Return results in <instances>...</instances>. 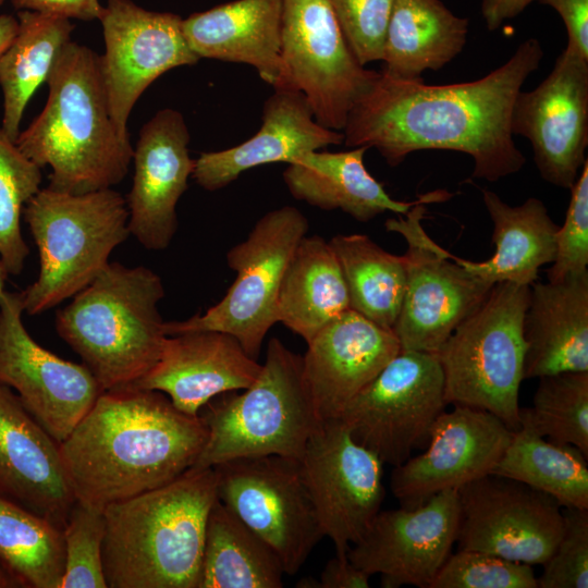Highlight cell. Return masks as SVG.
<instances>
[{
  "label": "cell",
  "mask_w": 588,
  "mask_h": 588,
  "mask_svg": "<svg viewBox=\"0 0 588 588\" xmlns=\"http://www.w3.org/2000/svg\"><path fill=\"white\" fill-rule=\"evenodd\" d=\"M536 38L481 78L428 85L378 72L353 105L344 128L347 147L376 148L391 167L420 150H452L473 158V177L497 182L517 173L526 158L516 147L511 114L526 79L539 69Z\"/></svg>",
  "instance_id": "6da1fadb"
},
{
  "label": "cell",
  "mask_w": 588,
  "mask_h": 588,
  "mask_svg": "<svg viewBox=\"0 0 588 588\" xmlns=\"http://www.w3.org/2000/svg\"><path fill=\"white\" fill-rule=\"evenodd\" d=\"M207 433L199 415L181 412L160 391H103L60 442V455L75 500L105 509L176 479Z\"/></svg>",
  "instance_id": "7a4b0ae2"
},
{
  "label": "cell",
  "mask_w": 588,
  "mask_h": 588,
  "mask_svg": "<svg viewBox=\"0 0 588 588\" xmlns=\"http://www.w3.org/2000/svg\"><path fill=\"white\" fill-rule=\"evenodd\" d=\"M47 102L15 140L40 168L49 166V187L84 194L111 188L127 174L133 157L110 115L99 56L71 40L46 82Z\"/></svg>",
  "instance_id": "3957f363"
},
{
  "label": "cell",
  "mask_w": 588,
  "mask_h": 588,
  "mask_svg": "<svg viewBox=\"0 0 588 588\" xmlns=\"http://www.w3.org/2000/svg\"><path fill=\"white\" fill-rule=\"evenodd\" d=\"M218 499L213 467L107 505L102 547L109 588H198L207 518Z\"/></svg>",
  "instance_id": "277c9868"
},
{
  "label": "cell",
  "mask_w": 588,
  "mask_h": 588,
  "mask_svg": "<svg viewBox=\"0 0 588 588\" xmlns=\"http://www.w3.org/2000/svg\"><path fill=\"white\" fill-rule=\"evenodd\" d=\"M162 279L145 266L109 262L56 314V330L101 391L131 388L157 363L166 339Z\"/></svg>",
  "instance_id": "5b68a950"
},
{
  "label": "cell",
  "mask_w": 588,
  "mask_h": 588,
  "mask_svg": "<svg viewBox=\"0 0 588 588\" xmlns=\"http://www.w3.org/2000/svg\"><path fill=\"white\" fill-rule=\"evenodd\" d=\"M23 213L39 254L38 277L22 292L28 315L49 310L85 289L131 235L126 199L112 188L71 194L47 186Z\"/></svg>",
  "instance_id": "8992f818"
},
{
  "label": "cell",
  "mask_w": 588,
  "mask_h": 588,
  "mask_svg": "<svg viewBox=\"0 0 588 588\" xmlns=\"http://www.w3.org/2000/svg\"><path fill=\"white\" fill-rule=\"evenodd\" d=\"M222 393L199 412L207 439L192 467H215L240 457L279 455L299 460L319 421L303 379L302 356L278 338L248 388Z\"/></svg>",
  "instance_id": "52a82bcc"
},
{
  "label": "cell",
  "mask_w": 588,
  "mask_h": 588,
  "mask_svg": "<svg viewBox=\"0 0 588 588\" xmlns=\"http://www.w3.org/2000/svg\"><path fill=\"white\" fill-rule=\"evenodd\" d=\"M529 292L528 285L495 283L436 353L446 404L487 411L513 431L520 428L518 392L525 379Z\"/></svg>",
  "instance_id": "ba28073f"
},
{
  "label": "cell",
  "mask_w": 588,
  "mask_h": 588,
  "mask_svg": "<svg viewBox=\"0 0 588 588\" xmlns=\"http://www.w3.org/2000/svg\"><path fill=\"white\" fill-rule=\"evenodd\" d=\"M308 220L293 206L264 215L247 237L226 254L236 272L221 301L185 320L164 321L166 335L213 330L237 339L253 358L277 321V304L286 267L308 231Z\"/></svg>",
  "instance_id": "9c48e42d"
},
{
  "label": "cell",
  "mask_w": 588,
  "mask_h": 588,
  "mask_svg": "<svg viewBox=\"0 0 588 588\" xmlns=\"http://www.w3.org/2000/svg\"><path fill=\"white\" fill-rule=\"evenodd\" d=\"M437 354L401 350L338 418L383 464H403L428 442L446 406Z\"/></svg>",
  "instance_id": "30bf717a"
},
{
  "label": "cell",
  "mask_w": 588,
  "mask_h": 588,
  "mask_svg": "<svg viewBox=\"0 0 588 588\" xmlns=\"http://www.w3.org/2000/svg\"><path fill=\"white\" fill-rule=\"evenodd\" d=\"M422 201L385 229L407 244V279L402 307L392 329L401 350L437 353L455 328L486 299L492 284L469 272L425 231Z\"/></svg>",
  "instance_id": "8fae6325"
},
{
  "label": "cell",
  "mask_w": 588,
  "mask_h": 588,
  "mask_svg": "<svg viewBox=\"0 0 588 588\" xmlns=\"http://www.w3.org/2000/svg\"><path fill=\"white\" fill-rule=\"evenodd\" d=\"M218 499L264 539L293 576L324 537L298 460L233 458L215 467Z\"/></svg>",
  "instance_id": "7c38bea8"
},
{
  "label": "cell",
  "mask_w": 588,
  "mask_h": 588,
  "mask_svg": "<svg viewBox=\"0 0 588 588\" xmlns=\"http://www.w3.org/2000/svg\"><path fill=\"white\" fill-rule=\"evenodd\" d=\"M281 1L285 70L281 87L303 91L316 120L342 132L353 105L378 72L353 56L330 0Z\"/></svg>",
  "instance_id": "4fadbf2b"
},
{
  "label": "cell",
  "mask_w": 588,
  "mask_h": 588,
  "mask_svg": "<svg viewBox=\"0 0 588 588\" xmlns=\"http://www.w3.org/2000/svg\"><path fill=\"white\" fill-rule=\"evenodd\" d=\"M458 550L543 565L563 532L562 506L517 480L488 474L457 489Z\"/></svg>",
  "instance_id": "5bb4252c"
},
{
  "label": "cell",
  "mask_w": 588,
  "mask_h": 588,
  "mask_svg": "<svg viewBox=\"0 0 588 588\" xmlns=\"http://www.w3.org/2000/svg\"><path fill=\"white\" fill-rule=\"evenodd\" d=\"M298 463L323 536L332 540L335 555L346 556L380 511L383 463L339 419L317 426Z\"/></svg>",
  "instance_id": "9a60e30c"
},
{
  "label": "cell",
  "mask_w": 588,
  "mask_h": 588,
  "mask_svg": "<svg viewBox=\"0 0 588 588\" xmlns=\"http://www.w3.org/2000/svg\"><path fill=\"white\" fill-rule=\"evenodd\" d=\"M22 292L0 296V383L59 443L88 413L102 392L83 364L65 360L38 344L22 315Z\"/></svg>",
  "instance_id": "2e32d148"
},
{
  "label": "cell",
  "mask_w": 588,
  "mask_h": 588,
  "mask_svg": "<svg viewBox=\"0 0 588 588\" xmlns=\"http://www.w3.org/2000/svg\"><path fill=\"white\" fill-rule=\"evenodd\" d=\"M106 50L99 56L110 115L130 139L127 121L142 94L166 72L199 57L182 30V17L146 10L132 0H107L98 17Z\"/></svg>",
  "instance_id": "e0dca14e"
},
{
  "label": "cell",
  "mask_w": 588,
  "mask_h": 588,
  "mask_svg": "<svg viewBox=\"0 0 588 588\" xmlns=\"http://www.w3.org/2000/svg\"><path fill=\"white\" fill-rule=\"evenodd\" d=\"M511 131L529 140L541 177L569 189L587 160L588 60L565 47L536 88L517 94Z\"/></svg>",
  "instance_id": "ac0fdd59"
},
{
  "label": "cell",
  "mask_w": 588,
  "mask_h": 588,
  "mask_svg": "<svg viewBox=\"0 0 588 588\" xmlns=\"http://www.w3.org/2000/svg\"><path fill=\"white\" fill-rule=\"evenodd\" d=\"M458 527L457 489L441 491L414 509L379 511L348 560L381 586L429 588L450 556Z\"/></svg>",
  "instance_id": "d6986e66"
},
{
  "label": "cell",
  "mask_w": 588,
  "mask_h": 588,
  "mask_svg": "<svg viewBox=\"0 0 588 588\" xmlns=\"http://www.w3.org/2000/svg\"><path fill=\"white\" fill-rule=\"evenodd\" d=\"M512 433L487 411L454 405L433 422L426 451L393 467L391 491L401 507L414 509L441 491L491 474Z\"/></svg>",
  "instance_id": "ffe728a7"
},
{
  "label": "cell",
  "mask_w": 588,
  "mask_h": 588,
  "mask_svg": "<svg viewBox=\"0 0 588 588\" xmlns=\"http://www.w3.org/2000/svg\"><path fill=\"white\" fill-rule=\"evenodd\" d=\"M182 113L159 110L139 132L127 195L128 230L148 250H164L177 230L176 205L187 189L195 160Z\"/></svg>",
  "instance_id": "44dd1931"
},
{
  "label": "cell",
  "mask_w": 588,
  "mask_h": 588,
  "mask_svg": "<svg viewBox=\"0 0 588 588\" xmlns=\"http://www.w3.org/2000/svg\"><path fill=\"white\" fill-rule=\"evenodd\" d=\"M307 345L303 379L319 424L338 419L401 351L392 330L353 309L327 324Z\"/></svg>",
  "instance_id": "7402d4cb"
},
{
  "label": "cell",
  "mask_w": 588,
  "mask_h": 588,
  "mask_svg": "<svg viewBox=\"0 0 588 588\" xmlns=\"http://www.w3.org/2000/svg\"><path fill=\"white\" fill-rule=\"evenodd\" d=\"M260 370L233 335L191 331L167 335L157 363L131 388L160 391L181 412L198 416L213 397L252 385Z\"/></svg>",
  "instance_id": "603a6c76"
},
{
  "label": "cell",
  "mask_w": 588,
  "mask_h": 588,
  "mask_svg": "<svg viewBox=\"0 0 588 588\" xmlns=\"http://www.w3.org/2000/svg\"><path fill=\"white\" fill-rule=\"evenodd\" d=\"M0 494L64 527L75 501L60 443L0 383Z\"/></svg>",
  "instance_id": "cb8c5ba5"
},
{
  "label": "cell",
  "mask_w": 588,
  "mask_h": 588,
  "mask_svg": "<svg viewBox=\"0 0 588 588\" xmlns=\"http://www.w3.org/2000/svg\"><path fill=\"white\" fill-rule=\"evenodd\" d=\"M343 142V132L327 128L316 120L303 91L278 87L265 101L259 131L231 148L201 152L195 159L192 177L204 189L213 192L252 168L291 163L306 152Z\"/></svg>",
  "instance_id": "d4e9b609"
},
{
  "label": "cell",
  "mask_w": 588,
  "mask_h": 588,
  "mask_svg": "<svg viewBox=\"0 0 588 588\" xmlns=\"http://www.w3.org/2000/svg\"><path fill=\"white\" fill-rule=\"evenodd\" d=\"M182 30L199 59L245 63L273 88L283 85L281 0L222 3L183 19Z\"/></svg>",
  "instance_id": "484cf974"
},
{
  "label": "cell",
  "mask_w": 588,
  "mask_h": 588,
  "mask_svg": "<svg viewBox=\"0 0 588 588\" xmlns=\"http://www.w3.org/2000/svg\"><path fill=\"white\" fill-rule=\"evenodd\" d=\"M368 149L359 146L339 152H306L289 163L284 183L295 199L324 210L340 209L360 222L387 211L404 216L419 203H441L453 196L437 189L411 201L393 199L366 169L364 156Z\"/></svg>",
  "instance_id": "4316f807"
},
{
  "label": "cell",
  "mask_w": 588,
  "mask_h": 588,
  "mask_svg": "<svg viewBox=\"0 0 588 588\" xmlns=\"http://www.w3.org/2000/svg\"><path fill=\"white\" fill-rule=\"evenodd\" d=\"M524 335L525 379L588 371V270L530 285Z\"/></svg>",
  "instance_id": "83f0119b"
},
{
  "label": "cell",
  "mask_w": 588,
  "mask_h": 588,
  "mask_svg": "<svg viewBox=\"0 0 588 588\" xmlns=\"http://www.w3.org/2000/svg\"><path fill=\"white\" fill-rule=\"evenodd\" d=\"M482 199L493 222L494 254L485 261H470L454 255L453 259L492 285L511 282L530 286L536 282L539 269L554 260L559 225L542 200L536 197L511 206L495 193L482 189Z\"/></svg>",
  "instance_id": "f1b7e54d"
},
{
  "label": "cell",
  "mask_w": 588,
  "mask_h": 588,
  "mask_svg": "<svg viewBox=\"0 0 588 588\" xmlns=\"http://www.w3.org/2000/svg\"><path fill=\"white\" fill-rule=\"evenodd\" d=\"M469 21L441 0H394L385 34L382 71L419 79L427 70L449 64L464 49Z\"/></svg>",
  "instance_id": "f546056e"
},
{
  "label": "cell",
  "mask_w": 588,
  "mask_h": 588,
  "mask_svg": "<svg viewBox=\"0 0 588 588\" xmlns=\"http://www.w3.org/2000/svg\"><path fill=\"white\" fill-rule=\"evenodd\" d=\"M348 309L346 283L329 242L304 236L282 279L277 321L308 343Z\"/></svg>",
  "instance_id": "4dcf8cb0"
},
{
  "label": "cell",
  "mask_w": 588,
  "mask_h": 588,
  "mask_svg": "<svg viewBox=\"0 0 588 588\" xmlns=\"http://www.w3.org/2000/svg\"><path fill=\"white\" fill-rule=\"evenodd\" d=\"M16 17V35L0 56L1 127L13 142L28 101L47 82L74 29L72 20L60 15L22 10Z\"/></svg>",
  "instance_id": "1f68e13d"
},
{
  "label": "cell",
  "mask_w": 588,
  "mask_h": 588,
  "mask_svg": "<svg viewBox=\"0 0 588 588\" xmlns=\"http://www.w3.org/2000/svg\"><path fill=\"white\" fill-rule=\"evenodd\" d=\"M283 575L270 546L217 499L207 518L198 588H280Z\"/></svg>",
  "instance_id": "d6a6232c"
},
{
  "label": "cell",
  "mask_w": 588,
  "mask_h": 588,
  "mask_svg": "<svg viewBox=\"0 0 588 588\" xmlns=\"http://www.w3.org/2000/svg\"><path fill=\"white\" fill-rule=\"evenodd\" d=\"M329 244L340 264L351 309L392 330L406 290V259L365 234H338Z\"/></svg>",
  "instance_id": "836d02e7"
},
{
  "label": "cell",
  "mask_w": 588,
  "mask_h": 588,
  "mask_svg": "<svg viewBox=\"0 0 588 588\" xmlns=\"http://www.w3.org/2000/svg\"><path fill=\"white\" fill-rule=\"evenodd\" d=\"M491 474L541 491L562 507L588 509L587 456L572 444L544 440L527 428L513 431Z\"/></svg>",
  "instance_id": "e575fe53"
},
{
  "label": "cell",
  "mask_w": 588,
  "mask_h": 588,
  "mask_svg": "<svg viewBox=\"0 0 588 588\" xmlns=\"http://www.w3.org/2000/svg\"><path fill=\"white\" fill-rule=\"evenodd\" d=\"M0 565L19 588H60L63 528L0 494Z\"/></svg>",
  "instance_id": "d590c367"
},
{
  "label": "cell",
  "mask_w": 588,
  "mask_h": 588,
  "mask_svg": "<svg viewBox=\"0 0 588 588\" xmlns=\"http://www.w3.org/2000/svg\"><path fill=\"white\" fill-rule=\"evenodd\" d=\"M519 425L550 441L572 444L588 457V371L540 377L532 406L519 407Z\"/></svg>",
  "instance_id": "8d00e7d4"
},
{
  "label": "cell",
  "mask_w": 588,
  "mask_h": 588,
  "mask_svg": "<svg viewBox=\"0 0 588 588\" xmlns=\"http://www.w3.org/2000/svg\"><path fill=\"white\" fill-rule=\"evenodd\" d=\"M41 168L28 159L0 125V262L19 275L29 254L21 231L25 205L38 193Z\"/></svg>",
  "instance_id": "74e56055"
},
{
  "label": "cell",
  "mask_w": 588,
  "mask_h": 588,
  "mask_svg": "<svg viewBox=\"0 0 588 588\" xmlns=\"http://www.w3.org/2000/svg\"><path fill=\"white\" fill-rule=\"evenodd\" d=\"M103 509L74 501L63 527L65 565L60 588H107Z\"/></svg>",
  "instance_id": "f35d334b"
},
{
  "label": "cell",
  "mask_w": 588,
  "mask_h": 588,
  "mask_svg": "<svg viewBox=\"0 0 588 588\" xmlns=\"http://www.w3.org/2000/svg\"><path fill=\"white\" fill-rule=\"evenodd\" d=\"M429 588H538L529 564L468 550L451 553Z\"/></svg>",
  "instance_id": "ab89813d"
},
{
  "label": "cell",
  "mask_w": 588,
  "mask_h": 588,
  "mask_svg": "<svg viewBox=\"0 0 588 588\" xmlns=\"http://www.w3.org/2000/svg\"><path fill=\"white\" fill-rule=\"evenodd\" d=\"M343 37L363 66L381 61L394 0H330Z\"/></svg>",
  "instance_id": "60d3db41"
},
{
  "label": "cell",
  "mask_w": 588,
  "mask_h": 588,
  "mask_svg": "<svg viewBox=\"0 0 588 588\" xmlns=\"http://www.w3.org/2000/svg\"><path fill=\"white\" fill-rule=\"evenodd\" d=\"M542 566L538 588L588 587V509L564 507L562 536Z\"/></svg>",
  "instance_id": "b9f144b4"
},
{
  "label": "cell",
  "mask_w": 588,
  "mask_h": 588,
  "mask_svg": "<svg viewBox=\"0 0 588 588\" xmlns=\"http://www.w3.org/2000/svg\"><path fill=\"white\" fill-rule=\"evenodd\" d=\"M571 199L564 222L555 234V256L547 271L548 281L587 271L588 265V159L569 188Z\"/></svg>",
  "instance_id": "7bdbcfd3"
},
{
  "label": "cell",
  "mask_w": 588,
  "mask_h": 588,
  "mask_svg": "<svg viewBox=\"0 0 588 588\" xmlns=\"http://www.w3.org/2000/svg\"><path fill=\"white\" fill-rule=\"evenodd\" d=\"M553 8L566 32V48L588 60V0H538Z\"/></svg>",
  "instance_id": "ee69618b"
},
{
  "label": "cell",
  "mask_w": 588,
  "mask_h": 588,
  "mask_svg": "<svg viewBox=\"0 0 588 588\" xmlns=\"http://www.w3.org/2000/svg\"><path fill=\"white\" fill-rule=\"evenodd\" d=\"M17 10L54 14L70 20H98L103 5L99 0H11Z\"/></svg>",
  "instance_id": "f6af8a7d"
},
{
  "label": "cell",
  "mask_w": 588,
  "mask_h": 588,
  "mask_svg": "<svg viewBox=\"0 0 588 588\" xmlns=\"http://www.w3.org/2000/svg\"><path fill=\"white\" fill-rule=\"evenodd\" d=\"M370 575L355 566L346 556L329 560L320 574V588H368Z\"/></svg>",
  "instance_id": "bcb514c9"
},
{
  "label": "cell",
  "mask_w": 588,
  "mask_h": 588,
  "mask_svg": "<svg viewBox=\"0 0 588 588\" xmlns=\"http://www.w3.org/2000/svg\"><path fill=\"white\" fill-rule=\"evenodd\" d=\"M537 0H481V14L488 30L500 28L504 22L519 15Z\"/></svg>",
  "instance_id": "7dc6e473"
},
{
  "label": "cell",
  "mask_w": 588,
  "mask_h": 588,
  "mask_svg": "<svg viewBox=\"0 0 588 588\" xmlns=\"http://www.w3.org/2000/svg\"><path fill=\"white\" fill-rule=\"evenodd\" d=\"M17 27V17L10 14H0V56L15 37Z\"/></svg>",
  "instance_id": "c3c4849f"
},
{
  "label": "cell",
  "mask_w": 588,
  "mask_h": 588,
  "mask_svg": "<svg viewBox=\"0 0 588 588\" xmlns=\"http://www.w3.org/2000/svg\"><path fill=\"white\" fill-rule=\"evenodd\" d=\"M0 588H17L15 581L9 576V574L0 565Z\"/></svg>",
  "instance_id": "681fc988"
},
{
  "label": "cell",
  "mask_w": 588,
  "mask_h": 588,
  "mask_svg": "<svg viewBox=\"0 0 588 588\" xmlns=\"http://www.w3.org/2000/svg\"><path fill=\"white\" fill-rule=\"evenodd\" d=\"M297 587H302V588H320V585H319V580H316L315 578L307 577V578H302L297 583Z\"/></svg>",
  "instance_id": "f907efd6"
},
{
  "label": "cell",
  "mask_w": 588,
  "mask_h": 588,
  "mask_svg": "<svg viewBox=\"0 0 588 588\" xmlns=\"http://www.w3.org/2000/svg\"><path fill=\"white\" fill-rule=\"evenodd\" d=\"M7 275L8 274H7L2 264L0 262V296L4 291V280H5Z\"/></svg>",
  "instance_id": "816d5d0a"
},
{
  "label": "cell",
  "mask_w": 588,
  "mask_h": 588,
  "mask_svg": "<svg viewBox=\"0 0 588 588\" xmlns=\"http://www.w3.org/2000/svg\"><path fill=\"white\" fill-rule=\"evenodd\" d=\"M4 1H5V0H0V7L3 4Z\"/></svg>",
  "instance_id": "f5cc1de1"
}]
</instances>
